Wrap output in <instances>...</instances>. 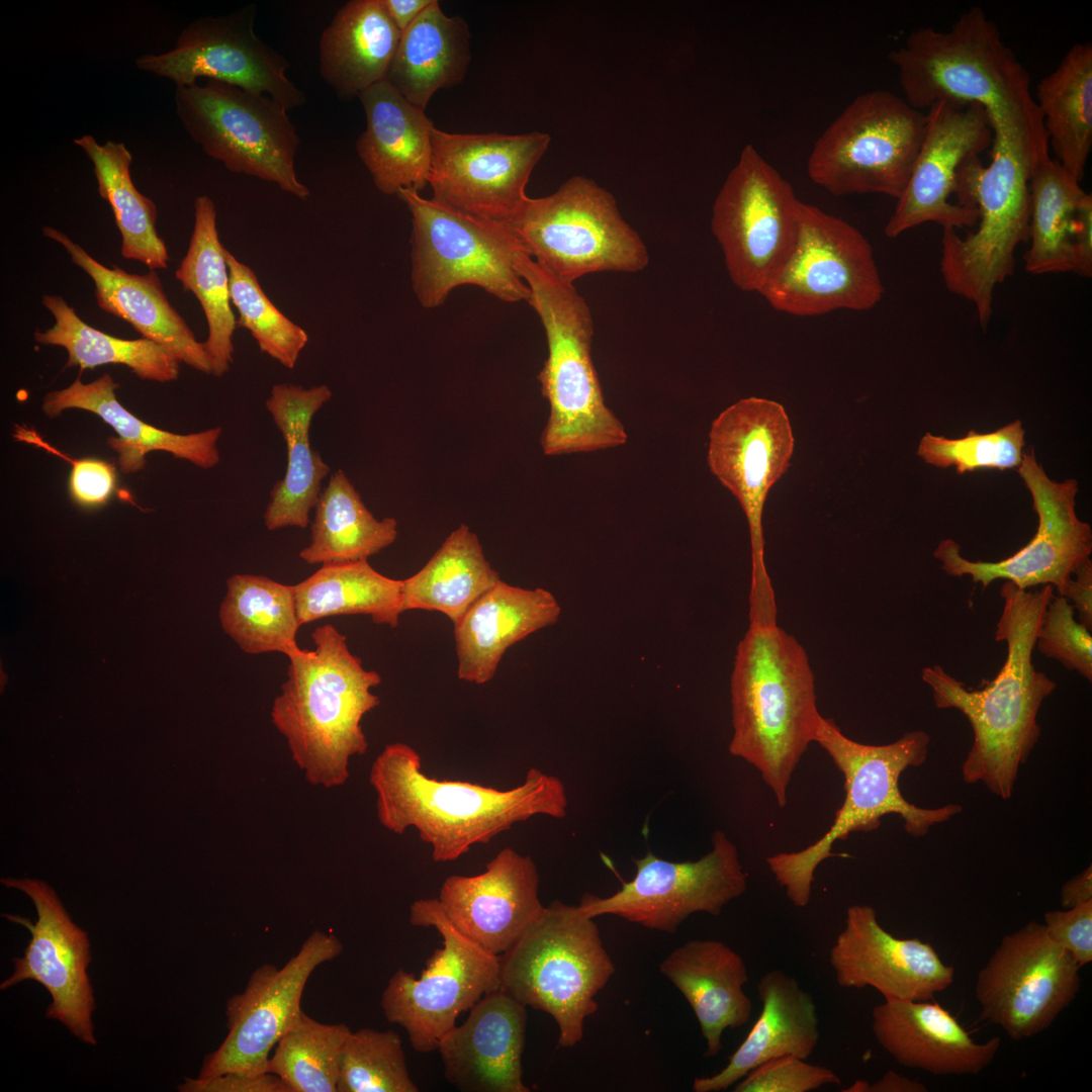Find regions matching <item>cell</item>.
<instances>
[{"label": "cell", "mask_w": 1092, "mask_h": 1092, "mask_svg": "<svg viewBox=\"0 0 1092 1092\" xmlns=\"http://www.w3.org/2000/svg\"><path fill=\"white\" fill-rule=\"evenodd\" d=\"M331 397L332 391L325 384L304 388L281 383L271 389L265 405L285 441L287 466L283 478L272 487L264 513L269 531L303 529L309 524V513L322 493V481L330 472L310 446L309 429L314 415Z\"/></svg>", "instance_id": "d590c367"}, {"label": "cell", "mask_w": 1092, "mask_h": 1092, "mask_svg": "<svg viewBox=\"0 0 1092 1092\" xmlns=\"http://www.w3.org/2000/svg\"><path fill=\"white\" fill-rule=\"evenodd\" d=\"M342 951L334 933L315 930L281 968L263 964L255 969L243 992L228 1000L226 1036L205 1056L197 1078L268 1073L272 1049L302 1010L301 996L310 975Z\"/></svg>", "instance_id": "603a6c76"}, {"label": "cell", "mask_w": 1092, "mask_h": 1092, "mask_svg": "<svg viewBox=\"0 0 1092 1092\" xmlns=\"http://www.w3.org/2000/svg\"><path fill=\"white\" fill-rule=\"evenodd\" d=\"M615 971L594 918L556 900L499 956V988L549 1014L559 1046L572 1048L582 1040L585 1019L599 1009L596 996Z\"/></svg>", "instance_id": "9c48e42d"}, {"label": "cell", "mask_w": 1092, "mask_h": 1092, "mask_svg": "<svg viewBox=\"0 0 1092 1092\" xmlns=\"http://www.w3.org/2000/svg\"><path fill=\"white\" fill-rule=\"evenodd\" d=\"M256 6L219 16L201 17L180 33L163 54L136 59L139 69L170 79L177 86L207 78L271 97L287 110L305 103V94L286 72L290 65L254 30Z\"/></svg>", "instance_id": "7402d4cb"}, {"label": "cell", "mask_w": 1092, "mask_h": 1092, "mask_svg": "<svg viewBox=\"0 0 1092 1092\" xmlns=\"http://www.w3.org/2000/svg\"><path fill=\"white\" fill-rule=\"evenodd\" d=\"M311 638L314 650L300 648L288 656L271 719L309 784L341 787L350 777L351 758L368 749L361 721L380 703L371 690L381 676L363 667L333 625L316 627Z\"/></svg>", "instance_id": "5b68a950"}, {"label": "cell", "mask_w": 1092, "mask_h": 1092, "mask_svg": "<svg viewBox=\"0 0 1092 1092\" xmlns=\"http://www.w3.org/2000/svg\"><path fill=\"white\" fill-rule=\"evenodd\" d=\"M814 674L800 642L778 624H750L737 645L730 679L729 752L753 765L780 807L822 718Z\"/></svg>", "instance_id": "277c9868"}, {"label": "cell", "mask_w": 1092, "mask_h": 1092, "mask_svg": "<svg viewBox=\"0 0 1092 1092\" xmlns=\"http://www.w3.org/2000/svg\"><path fill=\"white\" fill-rule=\"evenodd\" d=\"M527 1018V1007L500 988L485 994L438 1043L446 1080L463 1092H529L522 1065Z\"/></svg>", "instance_id": "83f0119b"}, {"label": "cell", "mask_w": 1092, "mask_h": 1092, "mask_svg": "<svg viewBox=\"0 0 1092 1092\" xmlns=\"http://www.w3.org/2000/svg\"><path fill=\"white\" fill-rule=\"evenodd\" d=\"M885 1000L872 1011L873 1033L900 1065L932 1075H977L994 1060L1001 1038L977 1042L936 1002Z\"/></svg>", "instance_id": "f1b7e54d"}, {"label": "cell", "mask_w": 1092, "mask_h": 1092, "mask_svg": "<svg viewBox=\"0 0 1092 1092\" xmlns=\"http://www.w3.org/2000/svg\"><path fill=\"white\" fill-rule=\"evenodd\" d=\"M42 304L56 323L47 331L34 332V340L40 345L63 347L68 354L65 368L79 367L83 371L121 364L141 379L168 382L178 378L180 361L161 345L143 337L126 340L105 334L81 320L60 295H43Z\"/></svg>", "instance_id": "7bdbcfd3"}, {"label": "cell", "mask_w": 1092, "mask_h": 1092, "mask_svg": "<svg viewBox=\"0 0 1092 1092\" xmlns=\"http://www.w3.org/2000/svg\"><path fill=\"white\" fill-rule=\"evenodd\" d=\"M226 585L220 623L244 652H281L288 657L300 649L293 585L258 574H235Z\"/></svg>", "instance_id": "f6af8a7d"}, {"label": "cell", "mask_w": 1092, "mask_h": 1092, "mask_svg": "<svg viewBox=\"0 0 1092 1092\" xmlns=\"http://www.w3.org/2000/svg\"><path fill=\"white\" fill-rule=\"evenodd\" d=\"M926 125L925 111L886 90L855 97L815 142L810 179L835 196L879 193L899 199Z\"/></svg>", "instance_id": "7c38bea8"}, {"label": "cell", "mask_w": 1092, "mask_h": 1092, "mask_svg": "<svg viewBox=\"0 0 1092 1092\" xmlns=\"http://www.w3.org/2000/svg\"><path fill=\"white\" fill-rule=\"evenodd\" d=\"M1080 969L1043 924L1026 923L1002 937L977 975L981 1019L1013 1040L1040 1033L1076 998Z\"/></svg>", "instance_id": "ac0fdd59"}, {"label": "cell", "mask_w": 1092, "mask_h": 1092, "mask_svg": "<svg viewBox=\"0 0 1092 1092\" xmlns=\"http://www.w3.org/2000/svg\"><path fill=\"white\" fill-rule=\"evenodd\" d=\"M2 885L21 891L32 901L36 921L22 916L4 917L22 925L30 939L22 957L14 958V970L0 985L6 991L24 981L40 984L50 994L46 1017L61 1022L79 1040L96 1045L92 1020L96 1008L88 976L91 961L88 933L77 925L55 890L46 882L29 878H4Z\"/></svg>", "instance_id": "cb8c5ba5"}, {"label": "cell", "mask_w": 1092, "mask_h": 1092, "mask_svg": "<svg viewBox=\"0 0 1092 1092\" xmlns=\"http://www.w3.org/2000/svg\"><path fill=\"white\" fill-rule=\"evenodd\" d=\"M505 224L539 266L567 283L596 272H637L648 264L646 246L613 195L583 176L569 178L548 196L528 197Z\"/></svg>", "instance_id": "30bf717a"}, {"label": "cell", "mask_w": 1092, "mask_h": 1092, "mask_svg": "<svg viewBox=\"0 0 1092 1092\" xmlns=\"http://www.w3.org/2000/svg\"><path fill=\"white\" fill-rule=\"evenodd\" d=\"M761 1012L728 1064L711 1077L696 1078L695 1092H719L735 1085L759 1065L783 1056L807 1060L820 1032L816 1004L798 981L771 970L757 983Z\"/></svg>", "instance_id": "836d02e7"}, {"label": "cell", "mask_w": 1092, "mask_h": 1092, "mask_svg": "<svg viewBox=\"0 0 1092 1092\" xmlns=\"http://www.w3.org/2000/svg\"><path fill=\"white\" fill-rule=\"evenodd\" d=\"M904 99L926 111L939 101L978 104L993 138L1009 144L1035 169L1050 158L1029 74L980 7L947 30L920 27L889 53Z\"/></svg>", "instance_id": "6da1fadb"}, {"label": "cell", "mask_w": 1092, "mask_h": 1092, "mask_svg": "<svg viewBox=\"0 0 1092 1092\" xmlns=\"http://www.w3.org/2000/svg\"><path fill=\"white\" fill-rule=\"evenodd\" d=\"M869 1083L866 1080H856L844 1092H867Z\"/></svg>", "instance_id": "e7e4bbea"}, {"label": "cell", "mask_w": 1092, "mask_h": 1092, "mask_svg": "<svg viewBox=\"0 0 1092 1092\" xmlns=\"http://www.w3.org/2000/svg\"><path fill=\"white\" fill-rule=\"evenodd\" d=\"M924 136L908 184L885 235L896 238L925 222L962 229L978 222L977 208L951 203L960 167L991 147L993 129L978 104L939 101L926 111Z\"/></svg>", "instance_id": "d4e9b609"}, {"label": "cell", "mask_w": 1092, "mask_h": 1092, "mask_svg": "<svg viewBox=\"0 0 1092 1092\" xmlns=\"http://www.w3.org/2000/svg\"><path fill=\"white\" fill-rule=\"evenodd\" d=\"M927 1088L919 1081L888 1071L877 1082L868 1085L867 1092H926Z\"/></svg>", "instance_id": "be15d7a7"}, {"label": "cell", "mask_w": 1092, "mask_h": 1092, "mask_svg": "<svg viewBox=\"0 0 1092 1092\" xmlns=\"http://www.w3.org/2000/svg\"><path fill=\"white\" fill-rule=\"evenodd\" d=\"M350 1031L345 1023H323L301 1010L276 1043L267 1071L291 1092H337Z\"/></svg>", "instance_id": "c3c4849f"}, {"label": "cell", "mask_w": 1092, "mask_h": 1092, "mask_svg": "<svg viewBox=\"0 0 1092 1092\" xmlns=\"http://www.w3.org/2000/svg\"><path fill=\"white\" fill-rule=\"evenodd\" d=\"M175 106L189 135L229 171L275 183L299 199L309 196L295 171L299 135L279 102L208 80L177 86Z\"/></svg>", "instance_id": "5bb4252c"}, {"label": "cell", "mask_w": 1092, "mask_h": 1092, "mask_svg": "<svg viewBox=\"0 0 1092 1092\" xmlns=\"http://www.w3.org/2000/svg\"><path fill=\"white\" fill-rule=\"evenodd\" d=\"M314 509L310 542L299 552L307 564L367 560L397 538V521L377 520L341 469L330 476Z\"/></svg>", "instance_id": "b9f144b4"}, {"label": "cell", "mask_w": 1092, "mask_h": 1092, "mask_svg": "<svg viewBox=\"0 0 1092 1092\" xmlns=\"http://www.w3.org/2000/svg\"><path fill=\"white\" fill-rule=\"evenodd\" d=\"M117 387L109 373L89 383H83L78 377L68 387L48 392L41 408L50 418L71 408L90 412L101 418L118 435L110 437L107 442L117 453L118 466L123 473L143 469L145 456L153 451L168 452L202 469L218 464L217 441L221 428L180 435L151 426L121 405L115 395Z\"/></svg>", "instance_id": "e575fe53"}, {"label": "cell", "mask_w": 1092, "mask_h": 1092, "mask_svg": "<svg viewBox=\"0 0 1092 1092\" xmlns=\"http://www.w3.org/2000/svg\"><path fill=\"white\" fill-rule=\"evenodd\" d=\"M1018 473L1038 517L1037 530L1025 546L996 562L972 561L961 554L956 541L944 539L933 555L946 574L970 575L983 587L996 579H1006L1020 589L1051 584L1062 596L1075 569L1092 552L1091 528L1078 519L1075 511L1078 482L1052 480L1036 461L1032 447L1023 452Z\"/></svg>", "instance_id": "ffe728a7"}, {"label": "cell", "mask_w": 1092, "mask_h": 1092, "mask_svg": "<svg viewBox=\"0 0 1092 1092\" xmlns=\"http://www.w3.org/2000/svg\"><path fill=\"white\" fill-rule=\"evenodd\" d=\"M369 782L379 823L398 835L415 828L437 862L456 860L473 845L488 843L536 815H567L566 789L554 776L530 768L525 781L510 790L438 780L423 771L420 753L401 742L386 745L377 755Z\"/></svg>", "instance_id": "3957f363"}, {"label": "cell", "mask_w": 1092, "mask_h": 1092, "mask_svg": "<svg viewBox=\"0 0 1092 1092\" xmlns=\"http://www.w3.org/2000/svg\"><path fill=\"white\" fill-rule=\"evenodd\" d=\"M1035 647L1069 670L1092 680L1090 630L1076 621L1074 609L1066 598L1053 596L1049 602L1040 621Z\"/></svg>", "instance_id": "f5cc1de1"}, {"label": "cell", "mask_w": 1092, "mask_h": 1092, "mask_svg": "<svg viewBox=\"0 0 1092 1092\" xmlns=\"http://www.w3.org/2000/svg\"><path fill=\"white\" fill-rule=\"evenodd\" d=\"M883 292L867 238L847 221L802 202L794 249L759 294L776 310L812 316L868 310Z\"/></svg>", "instance_id": "2e32d148"}, {"label": "cell", "mask_w": 1092, "mask_h": 1092, "mask_svg": "<svg viewBox=\"0 0 1092 1092\" xmlns=\"http://www.w3.org/2000/svg\"><path fill=\"white\" fill-rule=\"evenodd\" d=\"M74 143L94 166L98 193L109 203L121 234L122 257L140 261L150 270L167 268L170 257L156 229L157 206L135 188L129 172L132 157L124 144L107 141L100 145L90 134Z\"/></svg>", "instance_id": "bcb514c9"}, {"label": "cell", "mask_w": 1092, "mask_h": 1092, "mask_svg": "<svg viewBox=\"0 0 1092 1092\" xmlns=\"http://www.w3.org/2000/svg\"><path fill=\"white\" fill-rule=\"evenodd\" d=\"M400 37L381 0H351L321 35V75L339 97H358L386 79Z\"/></svg>", "instance_id": "8d00e7d4"}, {"label": "cell", "mask_w": 1092, "mask_h": 1092, "mask_svg": "<svg viewBox=\"0 0 1092 1092\" xmlns=\"http://www.w3.org/2000/svg\"><path fill=\"white\" fill-rule=\"evenodd\" d=\"M181 1092H291L290 1088L271 1073L247 1074L231 1072L209 1079L185 1078L178 1086Z\"/></svg>", "instance_id": "6f0895ef"}, {"label": "cell", "mask_w": 1092, "mask_h": 1092, "mask_svg": "<svg viewBox=\"0 0 1092 1092\" xmlns=\"http://www.w3.org/2000/svg\"><path fill=\"white\" fill-rule=\"evenodd\" d=\"M1073 272L1084 277L1092 275V196L1082 197L1071 234Z\"/></svg>", "instance_id": "680465c9"}, {"label": "cell", "mask_w": 1092, "mask_h": 1092, "mask_svg": "<svg viewBox=\"0 0 1092 1092\" xmlns=\"http://www.w3.org/2000/svg\"><path fill=\"white\" fill-rule=\"evenodd\" d=\"M433 0H381L388 16L402 33Z\"/></svg>", "instance_id": "94428289"}, {"label": "cell", "mask_w": 1092, "mask_h": 1092, "mask_svg": "<svg viewBox=\"0 0 1092 1092\" xmlns=\"http://www.w3.org/2000/svg\"><path fill=\"white\" fill-rule=\"evenodd\" d=\"M527 283L528 302L543 325L548 357L537 379L549 403L541 435L547 456L594 452L624 445V425L606 404L592 360L590 309L573 283L561 281L527 253L516 260Z\"/></svg>", "instance_id": "8992f818"}, {"label": "cell", "mask_w": 1092, "mask_h": 1092, "mask_svg": "<svg viewBox=\"0 0 1092 1092\" xmlns=\"http://www.w3.org/2000/svg\"><path fill=\"white\" fill-rule=\"evenodd\" d=\"M794 445L785 407L762 397L734 402L713 421L709 433V468L738 499L748 523L751 624L778 623L775 592L764 563L762 513L769 489L788 470Z\"/></svg>", "instance_id": "4fadbf2b"}, {"label": "cell", "mask_w": 1092, "mask_h": 1092, "mask_svg": "<svg viewBox=\"0 0 1092 1092\" xmlns=\"http://www.w3.org/2000/svg\"><path fill=\"white\" fill-rule=\"evenodd\" d=\"M831 1069L806 1060L783 1056L749 1072L735 1084L734 1092H809L827 1084H840Z\"/></svg>", "instance_id": "db71d44e"}, {"label": "cell", "mask_w": 1092, "mask_h": 1092, "mask_svg": "<svg viewBox=\"0 0 1092 1092\" xmlns=\"http://www.w3.org/2000/svg\"><path fill=\"white\" fill-rule=\"evenodd\" d=\"M393 1030L350 1031L342 1050L337 1092H418Z\"/></svg>", "instance_id": "f907efd6"}, {"label": "cell", "mask_w": 1092, "mask_h": 1092, "mask_svg": "<svg viewBox=\"0 0 1092 1092\" xmlns=\"http://www.w3.org/2000/svg\"><path fill=\"white\" fill-rule=\"evenodd\" d=\"M659 971L682 994L693 1009L706 1041L705 1058L723 1048L726 1028L749 1021L752 1003L744 992L748 971L743 958L726 943L691 939L671 950Z\"/></svg>", "instance_id": "1f68e13d"}, {"label": "cell", "mask_w": 1092, "mask_h": 1092, "mask_svg": "<svg viewBox=\"0 0 1092 1092\" xmlns=\"http://www.w3.org/2000/svg\"><path fill=\"white\" fill-rule=\"evenodd\" d=\"M800 201L791 184L746 145L712 207L711 228L732 282L758 292L792 253Z\"/></svg>", "instance_id": "e0dca14e"}, {"label": "cell", "mask_w": 1092, "mask_h": 1092, "mask_svg": "<svg viewBox=\"0 0 1092 1092\" xmlns=\"http://www.w3.org/2000/svg\"><path fill=\"white\" fill-rule=\"evenodd\" d=\"M225 261L231 299L239 313L237 327L248 330L263 353L293 369L308 342L307 333L271 302L250 267L228 250Z\"/></svg>", "instance_id": "681fc988"}, {"label": "cell", "mask_w": 1092, "mask_h": 1092, "mask_svg": "<svg viewBox=\"0 0 1092 1092\" xmlns=\"http://www.w3.org/2000/svg\"><path fill=\"white\" fill-rule=\"evenodd\" d=\"M300 625L342 615H368L394 628L402 610V580L376 571L367 560L322 565L293 585Z\"/></svg>", "instance_id": "ee69618b"}, {"label": "cell", "mask_w": 1092, "mask_h": 1092, "mask_svg": "<svg viewBox=\"0 0 1092 1092\" xmlns=\"http://www.w3.org/2000/svg\"><path fill=\"white\" fill-rule=\"evenodd\" d=\"M1074 578L1068 581L1061 597L1071 601L1080 623L1088 630L1092 628V563L1090 558L1080 564L1073 572Z\"/></svg>", "instance_id": "91938a15"}, {"label": "cell", "mask_w": 1092, "mask_h": 1092, "mask_svg": "<svg viewBox=\"0 0 1092 1092\" xmlns=\"http://www.w3.org/2000/svg\"><path fill=\"white\" fill-rule=\"evenodd\" d=\"M634 863L636 874L621 890L606 898L585 893L579 909L592 918L615 915L673 934L694 913L719 915L747 888L738 850L720 830L712 835V849L698 860L669 861L649 851Z\"/></svg>", "instance_id": "d6986e66"}, {"label": "cell", "mask_w": 1092, "mask_h": 1092, "mask_svg": "<svg viewBox=\"0 0 1092 1092\" xmlns=\"http://www.w3.org/2000/svg\"><path fill=\"white\" fill-rule=\"evenodd\" d=\"M498 580L476 534L462 524L420 571L402 580V610L437 611L455 624Z\"/></svg>", "instance_id": "60d3db41"}, {"label": "cell", "mask_w": 1092, "mask_h": 1092, "mask_svg": "<svg viewBox=\"0 0 1092 1092\" xmlns=\"http://www.w3.org/2000/svg\"><path fill=\"white\" fill-rule=\"evenodd\" d=\"M560 613L550 592L498 580L454 624L458 677L476 685L487 682L512 645L555 624Z\"/></svg>", "instance_id": "d6a6232c"}, {"label": "cell", "mask_w": 1092, "mask_h": 1092, "mask_svg": "<svg viewBox=\"0 0 1092 1092\" xmlns=\"http://www.w3.org/2000/svg\"><path fill=\"white\" fill-rule=\"evenodd\" d=\"M1049 935L1061 945L1080 968L1092 961V901L1065 910L1044 914Z\"/></svg>", "instance_id": "11a10c76"}, {"label": "cell", "mask_w": 1092, "mask_h": 1092, "mask_svg": "<svg viewBox=\"0 0 1092 1092\" xmlns=\"http://www.w3.org/2000/svg\"><path fill=\"white\" fill-rule=\"evenodd\" d=\"M1086 192L1058 161L1048 158L1029 179L1030 274L1073 272L1071 234L1077 207Z\"/></svg>", "instance_id": "7dc6e473"}, {"label": "cell", "mask_w": 1092, "mask_h": 1092, "mask_svg": "<svg viewBox=\"0 0 1092 1092\" xmlns=\"http://www.w3.org/2000/svg\"><path fill=\"white\" fill-rule=\"evenodd\" d=\"M538 892L535 861L506 847L487 862L483 873L448 877L437 900L460 933L499 957L543 912Z\"/></svg>", "instance_id": "4316f807"}, {"label": "cell", "mask_w": 1092, "mask_h": 1092, "mask_svg": "<svg viewBox=\"0 0 1092 1092\" xmlns=\"http://www.w3.org/2000/svg\"><path fill=\"white\" fill-rule=\"evenodd\" d=\"M471 60L466 21L432 3L401 33L386 80L412 104L426 109L434 94L459 84Z\"/></svg>", "instance_id": "74e56055"}, {"label": "cell", "mask_w": 1092, "mask_h": 1092, "mask_svg": "<svg viewBox=\"0 0 1092 1092\" xmlns=\"http://www.w3.org/2000/svg\"><path fill=\"white\" fill-rule=\"evenodd\" d=\"M1092 901V871L1089 866L1083 873L1065 883L1061 889V905L1065 909Z\"/></svg>", "instance_id": "6125c7cd"}, {"label": "cell", "mask_w": 1092, "mask_h": 1092, "mask_svg": "<svg viewBox=\"0 0 1092 1092\" xmlns=\"http://www.w3.org/2000/svg\"><path fill=\"white\" fill-rule=\"evenodd\" d=\"M410 922L434 927L442 936V947L435 950L419 979L398 969L389 979L380 1004L385 1018L404 1028L415 1051L430 1053L437 1050L460 1013L499 988V957L460 933L437 899L415 901Z\"/></svg>", "instance_id": "9a60e30c"}, {"label": "cell", "mask_w": 1092, "mask_h": 1092, "mask_svg": "<svg viewBox=\"0 0 1092 1092\" xmlns=\"http://www.w3.org/2000/svg\"><path fill=\"white\" fill-rule=\"evenodd\" d=\"M815 742L825 749L844 776V802L829 830L817 841L802 850L781 852L766 859L788 898L801 908L810 901L816 868L834 855L831 848L835 841L845 839L852 832L877 829L881 818L888 814L901 816L906 832L921 837L931 826L945 822L962 811L959 804L920 808L908 802L900 792L901 774L926 760L930 737L922 730L907 732L889 744L870 745L848 738L832 719L822 716Z\"/></svg>", "instance_id": "52a82bcc"}, {"label": "cell", "mask_w": 1092, "mask_h": 1092, "mask_svg": "<svg viewBox=\"0 0 1092 1092\" xmlns=\"http://www.w3.org/2000/svg\"><path fill=\"white\" fill-rule=\"evenodd\" d=\"M1034 99L1055 160L1081 182L1092 148L1091 43L1073 44L1038 82Z\"/></svg>", "instance_id": "ab89813d"}, {"label": "cell", "mask_w": 1092, "mask_h": 1092, "mask_svg": "<svg viewBox=\"0 0 1092 1092\" xmlns=\"http://www.w3.org/2000/svg\"><path fill=\"white\" fill-rule=\"evenodd\" d=\"M42 233L62 245L72 262L91 277L101 309L127 322L143 338L161 345L180 362L211 372L203 343L172 306L155 270L139 275L117 266L106 267L57 229L43 226Z\"/></svg>", "instance_id": "f546056e"}, {"label": "cell", "mask_w": 1092, "mask_h": 1092, "mask_svg": "<svg viewBox=\"0 0 1092 1092\" xmlns=\"http://www.w3.org/2000/svg\"><path fill=\"white\" fill-rule=\"evenodd\" d=\"M1025 431L1016 420L992 433L970 431L965 437L949 439L926 433L917 455L939 468L956 467L963 474L979 469L1018 468L1022 460Z\"/></svg>", "instance_id": "816d5d0a"}, {"label": "cell", "mask_w": 1092, "mask_h": 1092, "mask_svg": "<svg viewBox=\"0 0 1092 1092\" xmlns=\"http://www.w3.org/2000/svg\"><path fill=\"white\" fill-rule=\"evenodd\" d=\"M194 228L187 253L175 272L183 290L199 301L208 327L203 343L211 374L220 377L233 363L237 320L232 310L225 248L216 228V209L206 195L194 201Z\"/></svg>", "instance_id": "f35d334b"}, {"label": "cell", "mask_w": 1092, "mask_h": 1092, "mask_svg": "<svg viewBox=\"0 0 1092 1092\" xmlns=\"http://www.w3.org/2000/svg\"><path fill=\"white\" fill-rule=\"evenodd\" d=\"M991 162L980 157L959 169L954 194L961 206L977 208L978 228L962 238L943 228L940 272L946 288L975 307L982 330L993 311L995 287L1012 275L1017 246L1029 238V179L1034 169L1009 144L993 139Z\"/></svg>", "instance_id": "ba28073f"}, {"label": "cell", "mask_w": 1092, "mask_h": 1092, "mask_svg": "<svg viewBox=\"0 0 1092 1092\" xmlns=\"http://www.w3.org/2000/svg\"><path fill=\"white\" fill-rule=\"evenodd\" d=\"M117 484L113 464L98 458L75 460L68 479L71 499L81 508L104 506L113 495Z\"/></svg>", "instance_id": "9f6ffc18"}, {"label": "cell", "mask_w": 1092, "mask_h": 1092, "mask_svg": "<svg viewBox=\"0 0 1092 1092\" xmlns=\"http://www.w3.org/2000/svg\"><path fill=\"white\" fill-rule=\"evenodd\" d=\"M412 215V287L419 303L435 308L461 285L478 286L505 302L529 299L530 290L516 269L526 253L502 222L477 217L416 190L397 194Z\"/></svg>", "instance_id": "8fae6325"}, {"label": "cell", "mask_w": 1092, "mask_h": 1092, "mask_svg": "<svg viewBox=\"0 0 1092 1092\" xmlns=\"http://www.w3.org/2000/svg\"><path fill=\"white\" fill-rule=\"evenodd\" d=\"M428 184L433 199L506 223L529 197L526 186L551 136L531 131L451 133L434 126Z\"/></svg>", "instance_id": "44dd1931"}, {"label": "cell", "mask_w": 1092, "mask_h": 1092, "mask_svg": "<svg viewBox=\"0 0 1092 1092\" xmlns=\"http://www.w3.org/2000/svg\"><path fill=\"white\" fill-rule=\"evenodd\" d=\"M1054 586L1020 589L1006 581L995 640L1005 641L1007 656L997 675L983 689L972 690L938 664L927 666L921 677L932 692L935 707L957 709L969 720L973 745L963 763L968 784L983 783L995 796H1012L1018 769L1040 736L1037 715L1056 682L1035 669L1032 652L1043 612Z\"/></svg>", "instance_id": "7a4b0ae2"}, {"label": "cell", "mask_w": 1092, "mask_h": 1092, "mask_svg": "<svg viewBox=\"0 0 1092 1092\" xmlns=\"http://www.w3.org/2000/svg\"><path fill=\"white\" fill-rule=\"evenodd\" d=\"M829 963L840 987H872L885 1000H932L954 981V968L944 964L929 942L895 937L868 905L847 908Z\"/></svg>", "instance_id": "484cf974"}, {"label": "cell", "mask_w": 1092, "mask_h": 1092, "mask_svg": "<svg viewBox=\"0 0 1092 1092\" xmlns=\"http://www.w3.org/2000/svg\"><path fill=\"white\" fill-rule=\"evenodd\" d=\"M358 98L366 128L356 142V151L375 187L386 195L402 189L422 190L428 184L432 162V120L386 79Z\"/></svg>", "instance_id": "4dcf8cb0"}]
</instances>
